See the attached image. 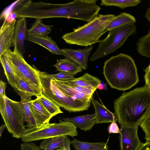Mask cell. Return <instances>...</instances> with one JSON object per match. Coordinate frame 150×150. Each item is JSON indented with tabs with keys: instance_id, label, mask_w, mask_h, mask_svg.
<instances>
[{
	"instance_id": "6da1fadb",
	"label": "cell",
	"mask_w": 150,
	"mask_h": 150,
	"mask_svg": "<svg viewBox=\"0 0 150 150\" xmlns=\"http://www.w3.org/2000/svg\"><path fill=\"white\" fill-rule=\"evenodd\" d=\"M114 107L120 125L138 126L150 108V90L145 85L124 93L114 100Z\"/></svg>"
},
{
	"instance_id": "7a4b0ae2",
	"label": "cell",
	"mask_w": 150,
	"mask_h": 150,
	"mask_svg": "<svg viewBox=\"0 0 150 150\" xmlns=\"http://www.w3.org/2000/svg\"><path fill=\"white\" fill-rule=\"evenodd\" d=\"M103 73L110 86L119 90L129 89L139 81L134 59L130 56L122 53L105 61Z\"/></svg>"
},
{
	"instance_id": "3957f363",
	"label": "cell",
	"mask_w": 150,
	"mask_h": 150,
	"mask_svg": "<svg viewBox=\"0 0 150 150\" xmlns=\"http://www.w3.org/2000/svg\"><path fill=\"white\" fill-rule=\"evenodd\" d=\"M116 17L113 14H100L84 25L64 35L62 38L68 44L88 46L99 42L101 36L107 32L105 29Z\"/></svg>"
},
{
	"instance_id": "277c9868",
	"label": "cell",
	"mask_w": 150,
	"mask_h": 150,
	"mask_svg": "<svg viewBox=\"0 0 150 150\" xmlns=\"http://www.w3.org/2000/svg\"><path fill=\"white\" fill-rule=\"evenodd\" d=\"M42 94L60 108L71 112H79L88 109L91 102H84L67 95L55 84L49 74L38 70Z\"/></svg>"
},
{
	"instance_id": "5b68a950",
	"label": "cell",
	"mask_w": 150,
	"mask_h": 150,
	"mask_svg": "<svg viewBox=\"0 0 150 150\" xmlns=\"http://www.w3.org/2000/svg\"><path fill=\"white\" fill-rule=\"evenodd\" d=\"M77 128L73 123L60 120L58 123H49L39 128H27L21 138L23 142H30L62 136L74 137L78 135Z\"/></svg>"
},
{
	"instance_id": "8992f818",
	"label": "cell",
	"mask_w": 150,
	"mask_h": 150,
	"mask_svg": "<svg viewBox=\"0 0 150 150\" xmlns=\"http://www.w3.org/2000/svg\"><path fill=\"white\" fill-rule=\"evenodd\" d=\"M136 31L134 23L127 24L110 30L105 38L100 40L99 45L90 60L93 61L113 52L121 47L127 38Z\"/></svg>"
},
{
	"instance_id": "52a82bcc",
	"label": "cell",
	"mask_w": 150,
	"mask_h": 150,
	"mask_svg": "<svg viewBox=\"0 0 150 150\" xmlns=\"http://www.w3.org/2000/svg\"><path fill=\"white\" fill-rule=\"evenodd\" d=\"M0 112L8 132L14 138H21L25 128L20 102L6 96L0 98Z\"/></svg>"
},
{
	"instance_id": "ba28073f",
	"label": "cell",
	"mask_w": 150,
	"mask_h": 150,
	"mask_svg": "<svg viewBox=\"0 0 150 150\" xmlns=\"http://www.w3.org/2000/svg\"><path fill=\"white\" fill-rule=\"evenodd\" d=\"M9 55L14 66L18 72L33 84L41 87L38 70L29 65L17 50L10 49Z\"/></svg>"
},
{
	"instance_id": "9c48e42d",
	"label": "cell",
	"mask_w": 150,
	"mask_h": 150,
	"mask_svg": "<svg viewBox=\"0 0 150 150\" xmlns=\"http://www.w3.org/2000/svg\"><path fill=\"white\" fill-rule=\"evenodd\" d=\"M138 126L122 125L119 139L120 150H138L143 144L137 134Z\"/></svg>"
},
{
	"instance_id": "30bf717a",
	"label": "cell",
	"mask_w": 150,
	"mask_h": 150,
	"mask_svg": "<svg viewBox=\"0 0 150 150\" xmlns=\"http://www.w3.org/2000/svg\"><path fill=\"white\" fill-rule=\"evenodd\" d=\"M18 75L16 87L14 89L20 96L21 101H30L32 96L37 97L42 94L41 87L30 83L18 72Z\"/></svg>"
},
{
	"instance_id": "8fae6325",
	"label": "cell",
	"mask_w": 150,
	"mask_h": 150,
	"mask_svg": "<svg viewBox=\"0 0 150 150\" xmlns=\"http://www.w3.org/2000/svg\"><path fill=\"white\" fill-rule=\"evenodd\" d=\"M16 20L8 22L6 19L0 29V56L12 46H14V39Z\"/></svg>"
},
{
	"instance_id": "7c38bea8",
	"label": "cell",
	"mask_w": 150,
	"mask_h": 150,
	"mask_svg": "<svg viewBox=\"0 0 150 150\" xmlns=\"http://www.w3.org/2000/svg\"><path fill=\"white\" fill-rule=\"evenodd\" d=\"M93 45L86 47L83 49H73L63 48L61 49L63 55L76 63L84 70L88 68V57L93 49Z\"/></svg>"
},
{
	"instance_id": "4fadbf2b",
	"label": "cell",
	"mask_w": 150,
	"mask_h": 150,
	"mask_svg": "<svg viewBox=\"0 0 150 150\" xmlns=\"http://www.w3.org/2000/svg\"><path fill=\"white\" fill-rule=\"evenodd\" d=\"M30 110L38 128L50 123L53 116L45 109L39 97L28 101Z\"/></svg>"
},
{
	"instance_id": "5bb4252c",
	"label": "cell",
	"mask_w": 150,
	"mask_h": 150,
	"mask_svg": "<svg viewBox=\"0 0 150 150\" xmlns=\"http://www.w3.org/2000/svg\"><path fill=\"white\" fill-rule=\"evenodd\" d=\"M10 49L6 50L0 56V60L8 83L15 88L16 87L18 79V71L11 61L9 53Z\"/></svg>"
},
{
	"instance_id": "9a60e30c",
	"label": "cell",
	"mask_w": 150,
	"mask_h": 150,
	"mask_svg": "<svg viewBox=\"0 0 150 150\" xmlns=\"http://www.w3.org/2000/svg\"><path fill=\"white\" fill-rule=\"evenodd\" d=\"M26 18L21 17L17 21L14 39V48L23 57L25 52L24 41L26 40L28 30Z\"/></svg>"
},
{
	"instance_id": "2e32d148",
	"label": "cell",
	"mask_w": 150,
	"mask_h": 150,
	"mask_svg": "<svg viewBox=\"0 0 150 150\" xmlns=\"http://www.w3.org/2000/svg\"><path fill=\"white\" fill-rule=\"evenodd\" d=\"M91 101L95 110L96 124L118 121V119L115 113L110 111L103 104H101L95 100L93 95L91 97Z\"/></svg>"
},
{
	"instance_id": "e0dca14e",
	"label": "cell",
	"mask_w": 150,
	"mask_h": 150,
	"mask_svg": "<svg viewBox=\"0 0 150 150\" xmlns=\"http://www.w3.org/2000/svg\"><path fill=\"white\" fill-rule=\"evenodd\" d=\"M26 40L45 47L53 54L62 55L61 50L59 48L56 42L50 37H40L27 34Z\"/></svg>"
},
{
	"instance_id": "ac0fdd59",
	"label": "cell",
	"mask_w": 150,
	"mask_h": 150,
	"mask_svg": "<svg viewBox=\"0 0 150 150\" xmlns=\"http://www.w3.org/2000/svg\"><path fill=\"white\" fill-rule=\"evenodd\" d=\"M62 119L64 121L73 123L80 129L84 131L91 130L96 124L95 113Z\"/></svg>"
},
{
	"instance_id": "d6986e66",
	"label": "cell",
	"mask_w": 150,
	"mask_h": 150,
	"mask_svg": "<svg viewBox=\"0 0 150 150\" xmlns=\"http://www.w3.org/2000/svg\"><path fill=\"white\" fill-rule=\"evenodd\" d=\"M52 80L58 87L65 93L84 102H91V97L93 95H86L77 91L66 81Z\"/></svg>"
},
{
	"instance_id": "ffe728a7",
	"label": "cell",
	"mask_w": 150,
	"mask_h": 150,
	"mask_svg": "<svg viewBox=\"0 0 150 150\" xmlns=\"http://www.w3.org/2000/svg\"><path fill=\"white\" fill-rule=\"evenodd\" d=\"M66 81L71 84L96 89L98 84L101 83L100 79L87 73H85L81 77L75 78Z\"/></svg>"
},
{
	"instance_id": "44dd1931",
	"label": "cell",
	"mask_w": 150,
	"mask_h": 150,
	"mask_svg": "<svg viewBox=\"0 0 150 150\" xmlns=\"http://www.w3.org/2000/svg\"><path fill=\"white\" fill-rule=\"evenodd\" d=\"M54 66L56 68L57 71L67 72L74 75L81 72L83 69L76 63L67 58L57 59Z\"/></svg>"
},
{
	"instance_id": "7402d4cb",
	"label": "cell",
	"mask_w": 150,
	"mask_h": 150,
	"mask_svg": "<svg viewBox=\"0 0 150 150\" xmlns=\"http://www.w3.org/2000/svg\"><path fill=\"white\" fill-rule=\"evenodd\" d=\"M75 150H109L107 143L103 142L91 143L74 139L70 142Z\"/></svg>"
},
{
	"instance_id": "603a6c76",
	"label": "cell",
	"mask_w": 150,
	"mask_h": 150,
	"mask_svg": "<svg viewBox=\"0 0 150 150\" xmlns=\"http://www.w3.org/2000/svg\"><path fill=\"white\" fill-rule=\"evenodd\" d=\"M136 22L134 16L123 12L116 17L108 25L105 30L107 31L127 24L134 23Z\"/></svg>"
},
{
	"instance_id": "cb8c5ba5",
	"label": "cell",
	"mask_w": 150,
	"mask_h": 150,
	"mask_svg": "<svg viewBox=\"0 0 150 150\" xmlns=\"http://www.w3.org/2000/svg\"><path fill=\"white\" fill-rule=\"evenodd\" d=\"M53 26L43 24L41 19H36L31 28L28 30L27 34L40 37L48 36L52 31L51 27Z\"/></svg>"
},
{
	"instance_id": "d4e9b609",
	"label": "cell",
	"mask_w": 150,
	"mask_h": 150,
	"mask_svg": "<svg viewBox=\"0 0 150 150\" xmlns=\"http://www.w3.org/2000/svg\"><path fill=\"white\" fill-rule=\"evenodd\" d=\"M66 136H60L44 139L39 147L41 150H54L59 148L63 149Z\"/></svg>"
},
{
	"instance_id": "484cf974",
	"label": "cell",
	"mask_w": 150,
	"mask_h": 150,
	"mask_svg": "<svg viewBox=\"0 0 150 150\" xmlns=\"http://www.w3.org/2000/svg\"><path fill=\"white\" fill-rule=\"evenodd\" d=\"M137 45V52L139 54L150 57V29L146 35L139 39Z\"/></svg>"
},
{
	"instance_id": "4316f807",
	"label": "cell",
	"mask_w": 150,
	"mask_h": 150,
	"mask_svg": "<svg viewBox=\"0 0 150 150\" xmlns=\"http://www.w3.org/2000/svg\"><path fill=\"white\" fill-rule=\"evenodd\" d=\"M28 101H21L20 103L23 120L24 122H26L27 124L25 127L27 128H30L36 127V124L29 106Z\"/></svg>"
},
{
	"instance_id": "83f0119b",
	"label": "cell",
	"mask_w": 150,
	"mask_h": 150,
	"mask_svg": "<svg viewBox=\"0 0 150 150\" xmlns=\"http://www.w3.org/2000/svg\"><path fill=\"white\" fill-rule=\"evenodd\" d=\"M141 2L139 0H102L100 4L102 6H114L124 9L136 6Z\"/></svg>"
},
{
	"instance_id": "f1b7e54d",
	"label": "cell",
	"mask_w": 150,
	"mask_h": 150,
	"mask_svg": "<svg viewBox=\"0 0 150 150\" xmlns=\"http://www.w3.org/2000/svg\"><path fill=\"white\" fill-rule=\"evenodd\" d=\"M38 97L45 109L53 117L58 114L63 113L58 105L42 94Z\"/></svg>"
},
{
	"instance_id": "f546056e",
	"label": "cell",
	"mask_w": 150,
	"mask_h": 150,
	"mask_svg": "<svg viewBox=\"0 0 150 150\" xmlns=\"http://www.w3.org/2000/svg\"><path fill=\"white\" fill-rule=\"evenodd\" d=\"M139 126L145 133V139L150 141V108Z\"/></svg>"
},
{
	"instance_id": "4dcf8cb0",
	"label": "cell",
	"mask_w": 150,
	"mask_h": 150,
	"mask_svg": "<svg viewBox=\"0 0 150 150\" xmlns=\"http://www.w3.org/2000/svg\"><path fill=\"white\" fill-rule=\"evenodd\" d=\"M49 75L52 79L61 81H66L75 78L74 74L64 71H60L54 74H49Z\"/></svg>"
},
{
	"instance_id": "1f68e13d",
	"label": "cell",
	"mask_w": 150,
	"mask_h": 150,
	"mask_svg": "<svg viewBox=\"0 0 150 150\" xmlns=\"http://www.w3.org/2000/svg\"><path fill=\"white\" fill-rule=\"evenodd\" d=\"M70 86L77 91L82 94L88 95H93L96 89L90 88L86 87L80 86L72 85L66 81Z\"/></svg>"
},
{
	"instance_id": "d6a6232c",
	"label": "cell",
	"mask_w": 150,
	"mask_h": 150,
	"mask_svg": "<svg viewBox=\"0 0 150 150\" xmlns=\"http://www.w3.org/2000/svg\"><path fill=\"white\" fill-rule=\"evenodd\" d=\"M21 150H41L39 146L31 142H24L21 144Z\"/></svg>"
},
{
	"instance_id": "836d02e7",
	"label": "cell",
	"mask_w": 150,
	"mask_h": 150,
	"mask_svg": "<svg viewBox=\"0 0 150 150\" xmlns=\"http://www.w3.org/2000/svg\"><path fill=\"white\" fill-rule=\"evenodd\" d=\"M145 73L144 75L146 85L150 90V63L144 70Z\"/></svg>"
},
{
	"instance_id": "e575fe53",
	"label": "cell",
	"mask_w": 150,
	"mask_h": 150,
	"mask_svg": "<svg viewBox=\"0 0 150 150\" xmlns=\"http://www.w3.org/2000/svg\"><path fill=\"white\" fill-rule=\"evenodd\" d=\"M108 132L109 134L111 133H120V129L116 123V122H113L109 126L108 128Z\"/></svg>"
},
{
	"instance_id": "d590c367",
	"label": "cell",
	"mask_w": 150,
	"mask_h": 150,
	"mask_svg": "<svg viewBox=\"0 0 150 150\" xmlns=\"http://www.w3.org/2000/svg\"><path fill=\"white\" fill-rule=\"evenodd\" d=\"M6 87V83L1 80L0 81V98H3L6 96L5 90Z\"/></svg>"
},
{
	"instance_id": "8d00e7d4",
	"label": "cell",
	"mask_w": 150,
	"mask_h": 150,
	"mask_svg": "<svg viewBox=\"0 0 150 150\" xmlns=\"http://www.w3.org/2000/svg\"><path fill=\"white\" fill-rule=\"evenodd\" d=\"M70 144V139L67 136H66L64 140V147L63 148V150H71Z\"/></svg>"
},
{
	"instance_id": "74e56055",
	"label": "cell",
	"mask_w": 150,
	"mask_h": 150,
	"mask_svg": "<svg viewBox=\"0 0 150 150\" xmlns=\"http://www.w3.org/2000/svg\"><path fill=\"white\" fill-rule=\"evenodd\" d=\"M138 150H150V141H146L143 143Z\"/></svg>"
},
{
	"instance_id": "f35d334b",
	"label": "cell",
	"mask_w": 150,
	"mask_h": 150,
	"mask_svg": "<svg viewBox=\"0 0 150 150\" xmlns=\"http://www.w3.org/2000/svg\"><path fill=\"white\" fill-rule=\"evenodd\" d=\"M97 88L100 90H107V88L106 83H100L97 86Z\"/></svg>"
},
{
	"instance_id": "ab89813d",
	"label": "cell",
	"mask_w": 150,
	"mask_h": 150,
	"mask_svg": "<svg viewBox=\"0 0 150 150\" xmlns=\"http://www.w3.org/2000/svg\"><path fill=\"white\" fill-rule=\"evenodd\" d=\"M145 17L149 22H150V7L147 9Z\"/></svg>"
},
{
	"instance_id": "60d3db41",
	"label": "cell",
	"mask_w": 150,
	"mask_h": 150,
	"mask_svg": "<svg viewBox=\"0 0 150 150\" xmlns=\"http://www.w3.org/2000/svg\"><path fill=\"white\" fill-rule=\"evenodd\" d=\"M6 128V127L5 124L2 125L0 127V137H1L3 132L4 129Z\"/></svg>"
},
{
	"instance_id": "b9f144b4",
	"label": "cell",
	"mask_w": 150,
	"mask_h": 150,
	"mask_svg": "<svg viewBox=\"0 0 150 150\" xmlns=\"http://www.w3.org/2000/svg\"><path fill=\"white\" fill-rule=\"evenodd\" d=\"M56 150H63V149L59 148L57 149Z\"/></svg>"
}]
</instances>
